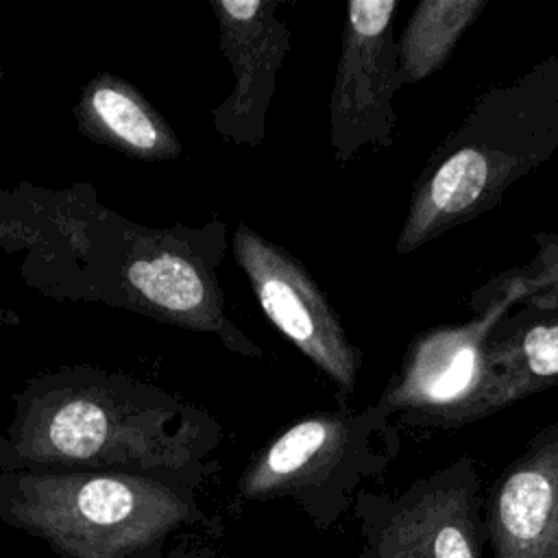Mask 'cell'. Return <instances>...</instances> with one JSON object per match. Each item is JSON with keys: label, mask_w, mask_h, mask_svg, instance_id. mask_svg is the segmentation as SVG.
<instances>
[{"label": "cell", "mask_w": 558, "mask_h": 558, "mask_svg": "<svg viewBox=\"0 0 558 558\" xmlns=\"http://www.w3.org/2000/svg\"><path fill=\"white\" fill-rule=\"evenodd\" d=\"M222 429L207 412L94 366L31 379L0 436V471L183 473L218 466Z\"/></svg>", "instance_id": "obj_1"}, {"label": "cell", "mask_w": 558, "mask_h": 558, "mask_svg": "<svg viewBox=\"0 0 558 558\" xmlns=\"http://www.w3.org/2000/svg\"><path fill=\"white\" fill-rule=\"evenodd\" d=\"M558 150V54L482 92L418 172L397 255H408L495 209Z\"/></svg>", "instance_id": "obj_2"}, {"label": "cell", "mask_w": 558, "mask_h": 558, "mask_svg": "<svg viewBox=\"0 0 558 558\" xmlns=\"http://www.w3.org/2000/svg\"><path fill=\"white\" fill-rule=\"evenodd\" d=\"M214 471H0V521L61 558H163L174 532L209 523L196 493Z\"/></svg>", "instance_id": "obj_3"}, {"label": "cell", "mask_w": 558, "mask_h": 558, "mask_svg": "<svg viewBox=\"0 0 558 558\" xmlns=\"http://www.w3.org/2000/svg\"><path fill=\"white\" fill-rule=\"evenodd\" d=\"M87 248L89 294L140 314L216 336L242 357H262L225 310L218 266L227 251V225L218 218L201 227H142L113 216Z\"/></svg>", "instance_id": "obj_4"}, {"label": "cell", "mask_w": 558, "mask_h": 558, "mask_svg": "<svg viewBox=\"0 0 558 558\" xmlns=\"http://www.w3.org/2000/svg\"><path fill=\"white\" fill-rule=\"evenodd\" d=\"M395 414L377 403L312 412L259 447L238 477L240 501L290 499L318 530H331L364 484L401 451Z\"/></svg>", "instance_id": "obj_5"}, {"label": "cell", "mask_w": 558, "mask_h": 558, "mask_svg": "<svg viewBox=\"0 0 558 558\" xmlns=\"http://www.w3.org/2000/svg\"><path fill=\"white\" fill-rule=\"evenodd\" d=\"M355 558H484V484L462 456L397 493L360 490Z\"/></svg>", "instance_id": "obj_6"}, {"label": "cell", "mask_w": 558, "mask_h": 558, "mask_svg": "<svg viewBox=\"0 0 558 558\" xmlns=\"http://www.w3.org/2000/svg\"><path fill=\"white\" fill-rule=\"evenodd\" d=\"M512 305L504 296L460 325H438L414 336L375 403L423 429H453L488 418L495 381L486 338Z\"/></svg>", "instance_id": "obj_7"}, {"label": "cell", "mask_w": 558, "mask_h": 558, "mask_svg": "<svg viewBox=\"0 0 558 558\" xmlns=\"http://www.w3.org/2000/svg\"><path fill=\"white\" fill-rule=\"evenodd\" d=\"M233 257L264 316L333 384L340 408H349L364 364L362 349L349 340L314 275L288 248L244 222L233 231Z\"/></svg>", "instance_id": "obj_8"}, {"label": "cell", "mask_w": 558, "mask_h": 558, "mask_svg": "<svg viewBox=\"0 0 558 558\" xmlns=\"http://www.w3.org/2000/svg\"><path fill=\"white\" fill-rule=\"evenodd\" d=\"M399 0L347 4L340 54L329 96V144L344 166L362 148H390L397 111V52L392 22Z\"/></svg>", "instance_id": "obj_9"}, {"label": "cell", "mask_w": 558, "mask_h": 558, "mask_svg": "<svg viewBox=\"0 0 558 558\" xmlns=\"http://www.w3.org/2000/svg\"><path fill=\"white\" fill-rule=\"evenodd\" d=\"M211 9L220 50L235 76L231 94L211 109L214 129L225 142L259 146L277 74L290 52V26L279 17L277 0H214Z\"/></svg>", "instance_id": "obj_10"}, {"label": "cell", "mask_w": 558, "mask_h": 558, "mask_svg": "<svg viewBox=\"0 0 558 558\" xmlns=\"http://www.w3.org/2000/svg\"><path fill=\"white\" fill-rule=\"evenodd\" d=\"M490 558H558V421L538 429L484 493Z\"/></svg>", "instance_id": "obj_11"}, {"label": "cell", "mask_w": 558, "mask_h": 558, "mask_svg": "<svg viewBox=\"0 0 558 558\" xmlns=\"http://www.w3.org/2000/svg\"><path fill=\"white\" fill-rule=\"evenodd\" d=\"M493 414L558 386V303L512 305L486 338Z\"/></svg>", "instance_id": "obj_12"}, {"label": "cell", "mask_w": 558, "mask_h": 558, "mask_svg": "<svg viewBox=\"0 0 558 558\" xmlns=\"http://www.w3.org/2000/svg\"><path fill=\"white\" fill-rule=\"evenodd\" d=\"M78 131L131 159L166 161L181 155V142L168 120L129 81L98 72L74 105Z\"/></svg>", "instance_id": "obj_13"}, {"label": "cell", "mask_w": 558, "mask_h": 558, "mask_svg": "<svg viewBox=\"0 0 558 558\" xmlns=\"http://www.w3.org/2000/svg\"><path fill=\"white\" fill-rule=\"evenodd\" d=\"M488 0H423L395 37L397 85L412 87L438 72L453 54Z\"/></svg>", "instance_id": "obj_14"}, {"label": "cell", "mask_w": 558, "mask_h": 558, "mask_svg": "<svg viewBox=\"0 0 558 558\" xmlns=\"http://www.w3.org/2000/svg\"><path fill=\"white\" fill-rule=\"evenodd\" d=\"M534 244L536 253L525 264L493 275L466 296L464 305L473 316L504 296H510L514 305L558 303V233L536 231Z\"/></svg>", "instance_id": "obj_15"}, {"label": "cell", "mask_w": 558, "mask_h": 558, "mask_svg": "<svg viewBox=\"0 0 558 558\" xmlns=\"http://www.w3.org/2000/svg\"><path fill=\"white\" fill-rule=\"evenodd\" d=\"M163 558H225L218 549L203 545V543H192V541H181L172 549L166 551Z\"/></svg>", "instance_id": "obj_16"}, {"label": "cell", "mask_w": 558, "mask_h": 558, "mask_svg": "<svg viewBox=\"0 0 558 558\" xmlns=\"http://www.w3.org/2000/svg\"><path fill=\"white\" fill-rule=\"evenodd\" d=\"M7 323H17V316L0 305V331H2V327H4Z\"/></svg>", "instance_id": "obj_17"}, {"label": "cell", "mask_w": 558, "mask_h": 558, "mask_svg": "<svg viewBox=\"0 0 558 558\" xmlns=\"http://www.w3.org/2000/svg\"><path fill=\"white\" fill-rule=\"evenodd\" d=\"M2 76H4V70H2V68H0V78H2Z\"/></svg>", "instance_id": "obj_18"}]
</instances>
